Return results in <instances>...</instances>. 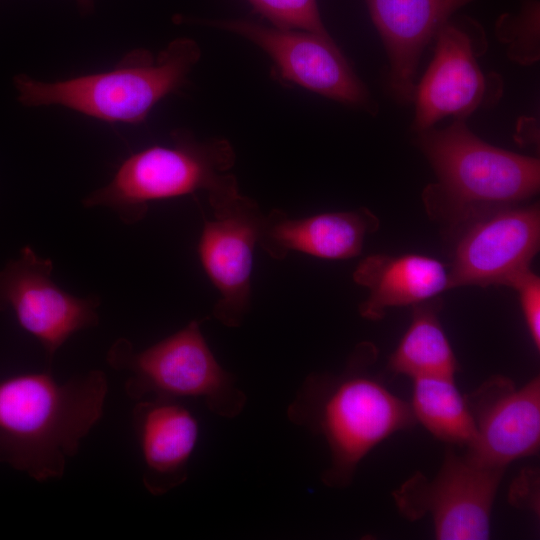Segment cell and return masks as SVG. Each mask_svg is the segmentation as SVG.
I'll return each instance as SVG.
<instances>
[{"label":"cell","instance_id":"cell-14","mask_svg":"<svg viewBox=\"0 0 540 540\" xmlns=\"http://www.w3.org/2000/svg\"><path fill=\"white\" fill-rule=\"evenodd\" d=\"M471 1L366 0L389 58V87L397 100H413L423 50L451 15Z\"/></svg>","mask_w":540,"mask_h":540},{"label":"cell","instance_id":"cell-8","mask_svg":"<svg viewBox=\"0 0 540 540\" xmlns=\"http://www.w3.org/2000/svg\"><path fill=\"white\" fill-rule=\"evenodd\" d=\"M449 289L506 286L530 269L540 247L538 203L498 208L457 233Z\"/></svg>","mask_w":540,"mask_h":540},{"label":"cell","instance_id":"cell-7","mask_svg":"<svg viewBox=\"0 0 540 540\" xmlns=\"http://www.w3.org/2000/svg\"><path fill=\"white\" fill-rule=\"evenodd\" d=\"M505 469L449 449L432 479L417 471L392 492V498L409 521L430 516L438 540H485L490 537L492 507Z\"/></svg>","mask_w":540,"mask_h":540},{"label":"cell","instance_id":"cell-5","mask_svg":"<svg viewBox=\"0 0 540 540\" xmlns=\"http://www.w3.org/2000/svg\"><path fill=\"white\" fill-rule=\"evenodd\" d=\"M173 138L171 146H152L129 156L83 205L109 208L124 223L133 224L145 217L150 202L198 191L209 198L237 185L235 176L227 173L235 161L228 141H198L184 132Z\"/></svg>","mask_w":540,"mask_h":540},{"label":"cell","instance_id":"cell-16","mask_svg":"<svg viewBox=\"0 0 540 540\" xmlns=\"http://www.w3.org/2000/svg\"><path fill=\"white\" fill-rule=\"evenodd\" d=\"M379 225L378 217L365 207L304 218H290L273 209L264 214L258 245L275 260H283L292 251L323 259H349L361 253L366 236Z\"/></svg>","mask_w":540,"mask_h":540},{"label":"cell","instance_id":"cell-23","mask_svg":"<svg viewBox=\"0 0 540 540\" xmlns=\"http://www.w3.org/2000/svg\"><path fill=\"white\" fill-rule=\"evenodd\" d=\"M511 505L539 512V473L526 469L518 475L509 490Z\"/></svg>","mask_w":540,"mask_h":540},{"label":"cell","instance_id":"cell-21","mask_svg":"<svg viewBox=\"0 0 540 540\" xmlns=\"http://www.w3.org/2000/svg\"><path fill=\"white\" fill-rule=\"evenodd\" d=\"M274 27L302 30L330 37L316 0H248Z\"/></svg>","mask_w":540,"mask_h":540},{"label":"cell","instance_id":"cell-1","mask_svg":"<svg viewBox=\"0 0 540 540\" xmlns=\"http://www.w3.org/2000/svg\"><path fill=\"white\" fill-rule=\"evenodd\" d=\"M108 381L101 370L58 382L49 372L0 382V463L44 482L61 478L101 419Z\"/></svg>","mask_w":540,"mask_h":540},{"label":"cell","instance_id":"cell-15","mask_svg":"<svg viewBox=\"0 0 540 540\" xmlns=\"http://www.w3.org/2000/svg\"><path fill=\"white\" fill-rule=\"evenodd\" d=\"M132 421L147 491L161 496L184 483L199 436V425L192 413L175 399L149 398L136 402Z\"/></svg>","mask_w":540,"mask_h":540},{"label":"cell","instance_id":"cell-4","mask_svg":"<svg viewBox=\"0 0 540 540\" xmlns=\"http://www.w3.org/2000/svg\"><path fill=\"white\" fill-rule=\"evenodd\" d=\"M200 58L198 44L178 38L154 58L137 49L111 70L42 82L15 77L19 101L29 107L60 105L99 120L139 124L162 98L178 90Z\"/></svg>","mask_w":540,"mask_h":540},{"label":"cell","instance_id":"cell-6","mask_svg":"<svg viewBox=\"0 0 540 540\" xmlns=\"http://www.w3.org/2000/svg\"><path fill=\"white\" fill-rule=\"evenodd\" d=\"M107 363L128 374L124 390L136 402L196 398L226 418L238 416L246 404V395L216 360L197 320L141 351L119 338L107 352Z\"/></svg>","mask_w":540,"mask_h":540},{"label":"cell","instance_id":"cell-9","mask_svg":"<svg viewBox=\"0 0 540 540\" xmlns=\"http://www.w3.org/2000/svg\"><path fill=\"white\" fill-rule=\"evenodd\" d=\"M464 23L448 21L435 35L433 59L415 87L412 128L419 133L452 116L465 120L480 107L498 100L501 83L496 75H485L476 57L485 45L483 35Z\"/></svg>","mask_w":540,"mask_h":540},{"label":"cell","instance_id":"cell-17","mask_svg":"<svg viewBox=\"0 0 540 540\" xmlns=\"http://www.w3.org/2000/svg\"><path fill=\"white\" fill-rule=\"evenodd\" d=\"M352 278L369 291L358 311L370 321L381 320L388 308L420 304L449 289L443 263L420 254L369 255L358 263Z\"/></svg>","mask_w":540,"mask_h":540},{"label":"cell","instance_id":"cell-3","mask_svg":"<svg viewBox=\"0 0 540 540\" xmlns=\"http://www.w3.org/2000/svg\"><path fill=\"white\" fill-rule=\"evenodd\" d=\"M437 182L423 190L428 214L457 233L498 208L522 204L540 188V161L490 145L454 122L417 133Z\"/></svg>","mask_w":540,"mask_h":540},{"label":"cell","instance_id":"cell-19","mask_svg":"<svg viewBox=\"0 0 540 540\" xmlns=\"http://www.w3.org/2000/svg\"><path fill=\"white\" fill-rule=\"evenodd\" d=\"M413 380L412 402L416 421L434 437L449 444L470 447L476 428L465 395L450 377H418Z\"/></svg>","mask_w":540,"mask_h":540},{"label":"cell","instance_id":"cell-12","mask_svg":"<svg viewBox=\"0 0 540 540\" xmlns=\"http://www.w3.org/2000/svg\"><path fill=\"white\" fill-rule=\"evenodd\" d=\"M264 50L285 80L375 114L377 106L331 37L248 20L214 22Z\"/></svg>","mask_w":540,"mask_h":540},{"label":"cell","instance_id":"cell-13","mask_svg":"<svg viewBox=\"0 0 540 540\" xmlns=\"http://www.w3.org/2000/svg\"><path fill=\"white\" fill-rule=\"evenodd\" d=\"M465 398L476 428L466 454L474 460L506 468L539 450V376L519 388L508 377L492 376Z\"/></svg>","mask_w":540,"mask_h":540},{"label":"cell","instance_id":"cell-2","mask_svg":"<svg viewBox=\"0 0 540 540\" xmlns=\"http://www.w3.org/2000/svg\"><path fill=\"white\" fill-rule=\"evenodd\" d=\"M375 358L373 345H357L342 372L309 375L288 406L292 423L323 436L328 445L330 464L321 477L328 487L348 486L376 445L416 423L410 403L369 371Z\"/></svg>","mask_w":540,"mask_h":540},{"label":"cell","instance_id":"cell-24","mask_svg":"<svg viewBox=\"0 0 540 540\" xmlns=\"http://www.w3.org/2000/svg\"><path fill=\"white\" fill-rule=\"evenodd\" d=\"M81 4H84L86 5L88 3L89 0H78Z\"/></svg>","mask_w":540,"mask_h":540},{"label":"cell","instance_id":"cell-10","mask_svg":"<svg viewBox=\"0 0 540 540\" xmlns=\"http://www.w3.org/2000/svg\"><path fill=\"white\" fill-rule=\"evenodd\" d=\"M198 242L201 265L219 292L213 316L239 327L249 310L254 250L264 218L258 204L239 191L210 205Z\"/></svg>","mask_w":540,"mask_h":540},{"label":"cell","instance_id":"cell-22","mask_svg":"<svg viewBox=\"0 0 540 540\" xmlns=\"http://www.w3.org/2000/svg\"><path fill=\"white\" fill-rule=\"evenodd\" d=\"M508 287L516 290L519 296L523 317L530 338L540 349V278L531 269L514 278Z\"/></svg>","mask_w":540,"mask_h":540},{"label":"cell","instance_id":"cell-20","mask_svg":"<svg viewBox=\"0 0 540 540\" xmlns=\"http://www.w3.org/2000/svg\"><path fill=\"white\" fill-rule=\"evenodd\" d=\"M495 32L507 44L511 60L522 65L536 62L540 55L539 4L535 0H528L517 15H502Z\"/></svg>","mask_w":540,"mask_h":540},{"label":"cell","instance_id":"cell-18","mask_svg":"<svg viewBox=\"0 0 540 540\" xmlns=\"http://www.w3.org/2000/svg\"><path fill=\"white\" fill-rule=\"evenodd\" d=\"M412 321L388 361V368L411 379L454 378L458 363L450 342L429 301L413 305Z\"/></svg>","mask_w":540,"mask_h":540},{"label":"cell","instance_id":"cell-11","mask_svg":"<svg viewBox=\"0 0 540 540\" xmlns=\"http://www.w3.org/2000/svg\"><path fill=\"white\" fill-rule=\"evenodd\" d=\"M53 263L30 247L0 270V311L11 310L19 325L42 345L51 361L76 332L99 323L96 297H76L54 283Z\"/></svg>","mask_w":540,"mask_h":540}]
</instances>
